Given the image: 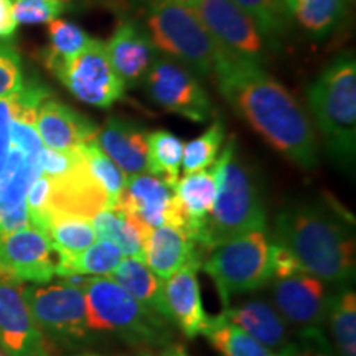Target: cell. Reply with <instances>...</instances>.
<instances>
[{
    "label": "cell",
    "instance_id": "17",
    "mask_svg": "<svg viewBox=\"0 0 356 356\" xmlns=\"http://www.w3.org/2000/svg\"><path fill=\"white\" fill-rule=\"evenodd\" d=\"M202 262H191L163 280V297L170 322L175 323L186 338L202 335L208 323V315L202 304L198 269Z\"/></svg>",
    "mask_w": 356,
    "mask_h": 356
},
{
    "label": "cell",
    "instance_id": "32",
    "mask_svg": "<svg viewBox=\"0 0 356 356\" xmlns=\"http://www.w3.org/2000/svg\"><path fill=\"white\" fill-rule=\"evenodd\" d=\"M289 17L314 37H325L335 29L343 0H282Z\"/></svg>",
    "mask_w": 356,
    "mask_h": 356
},
{
    "label": "cell",
    "instance_id": "26",
    "mask_svg": "<svg viewBox=\"0 0 356 356\" xmlns=\"http://www.w3.org/2000/svg\"><path fill=\"white\" fill-rule=\"evenodd\" d=\"M38 175H42L38 159L10 145L6 168L0 175V218L25 203L26 191Z\"/></svg>",
    "mask_w": 356,
    "mask_h": 356
},
{
    "label": "cell",
    "instance_id": "12",
    "mask_svg": "<svg viewBox=\"0 0 356 356\" xmlns=\"http://www.w3.org/2000/svg\"><path fill=\"white\" fill-rule=\"evenodd\" d=\"M190 7L222 50L239 60L262 66L270 44L233 0H193Z\"/></svg>",
    "mask_w": 356,
    "mask_h": 356
},
{
    "label": "cell",
    "instance_id": "35",
    "mask_svg": "<svg viewBox=\"0 0 356 356\" xmlns=\"http://www.w3.org/2000/svg\"><path fill=\"white\" fill-rule=\"evenodd\" d=\"M225 122L221 119H216L202 136L184 145L181 168L185 173L207 170L215 163L222 142H225Z\"/></svg>",
    "mask_w": 356,
    "mask_h": 356
},
{
    "label": "cell",
    "instance_id": "37",
    "mask_svg": "<svg viewBox=\"0 0 356 356\" xmlns=\"http://www.w3.org/2000/svg\"><path fill=\"white\" fill-rule=\"evenodd\" d=\"M17 25L50 24L66 10L61 0H15L12 6Z\"/></svg>",
    "mask_w": 356,
    "mask_h": 356
},
{
    "label": "cell",
    "instance_id": "50",
    "mask_svg": "<svg viewBox=\"0 0 356 356\" xmlns=\"http://www.w3.org/2000/svg\"><path fill=\"white\" fill-rule=\"evenodd\" d=\"M61 2H65V3H68V2H70V0H61Z\"/></svg>",
    "mask_w": 356,
    "mask_h": 356
},
{
    "label": "cell",
    "instance_id": "29",
    "mask_svg": "<svg viewBox=\"0 0 356 356\" xmlns=\"http://www.w3.org/2000/svg\"><path fill=\"white\" fill-rule=\"evenodd\" d=\"M325 325L335 355L356 356V293L351 289L332 293Z\"/></svg>",
    "mask_w": 356,
    "mask_h": 356
},
{
    "label": "cell",
    "instance_id": "49",
    "mask_svg": "<svg viewBox=\"0 0 356 356\" xmlns=\"http://www.w3.org/2000/svg\"><path fill=\"white\" fill-rule=\"evenodd\" d=\"M0 356H7V355L2 351V348H0Z\"/></svg>",
    "mask_w": 356,
    "mask_h": 356
},
{
    "label": "cell",
    "instance_id": "23",
    "mask_svg": "<svg viewBox=\"0 0 356 356\" xmlns=\"http://www.w3.org/2000/svg\"><path fill=\"white\" fill-rule=\"evenodd\" d=\"M204 252L184 229L163 225L154 228L145 238V264L160 280L191 262H202Z\"/></svg>",
    "mask_w": 356,
    "mask_h": 356
},
{
    "label": "cell",
    "instance_id": "28",
    "mask_svg": "<svg viewBox=\"0 0 356 356\" xmlns=\"http://www.w3.org/2000/svg\"><path fill=\"white\" fill-rule=\"evenodd\" d=\"M202 335L207 337L213 348L222 356H280V351L259 343L238 325L231 323L222 314L208 318Z\"/></svg>",
    "mask_w": 356,
    "mask_h": 356
},
{
    "label": "cell",
    "instance_id": "39",
    "mask_svg": "<svg viewBox=\"0 0 356 356\" xmlns=\"http://www.w3.org/2000/svg\"><path fill=\"white\" fill-rule=\"evenodd\" d=\"M24 84L19 53L0 42V99H8L20 91Z\"/></svg>",
    "mask_w": 356,
    "mask_h": 356
},
{
    "label": "cell",
    "instance_id": "45",
    "mask_svg": "<svg viewBox=\"0 0 356 356\" xmlns=\"http://www.w3.org/2000/svg\"><path fill=\"white\" fill-rule=\"evenodd\" d=\"M163 356H188L181 345H172L163 351Z\"/></svg>",
    "mask_w": 356,
    "mask_h": 356
},
{
    "label": "cell",
    "instance_id": "40",
    "mask_svg": "<svg viewBox=\"0 0 356 356\" xmlns=\"http://www.w3.org/2000/svg\"><path fill=\"white\" fill-rule=\"evenodd\" d=\"M79 160H81L79 150H53L43 147L38 155V165L42 175L55 180L73 170Z\"/></svg>",
    "mask_w": 356,
    "mask_h": 356
},
{
    "label": "cell",
    "instance_id": "31",
    "mask_svg": "<svg viewBox=\"0 0 356 356\" xmlns=\"http://www.w3.org/2000/svg\"><path fill=\"white\" fill-rule=\"evenodd\" d=\"M44 234L58 256L78 254L97 241L91 220L65 213H50Z\"/></svg>",
    "mask_w": 356,
    "mask_h": 356
},
{
    "label": "cell",
    "instance_id": "8",
    "mask_svg": "<svg viewBox=\"0 0 356 356\" xmlns=\"http://www.w3.org/2000/svg\"><path fill=\"white\" fill-rule=\"evenodd\" d=\"M24 299L47 340L83 345L95 335L89 327L86 297L74 277L56 284L24 286Z\"/></svg>",
    "mask_w": 356,
    "mask_h": 356
},
{
    "label": "cell",
    "instance_id": "16",
    "mask_svg": "<svg viewBox=\"0 0 356 356\" xmlns=\"http://www.w3.org/2000/svg\"><path fill=\"white\" fill-rule=\"evenodd\" d=\"M111 65L124 86H137L159 58V50L144 26L132 20H122L115 26L106 44Z\"/></svg>",
    "mask_w": 356,
    "mask_h": 356
},
{
    "label": "cell",
    "instance_id": "15",
    "mask_svg": "<svg viewBox=\"0 0 356 356\" xmlns=\"http://www.w3.org/2000/svg\"><path fill=\"white\" fill-rule=\"evenodd\" d=\"M58 254L50 239L32 228L0 234V273L19 282L48 284L56 275Z\"/></svg>",
    "mask_w": 356,
    "mask_h": 356
},
{
    "label": "cell",
    "instance_id": "33",
    "mask_svg": "<svg viewBox=\"0 0 356 356\" xmlns=\"http://www.w3.org/2000/svg\"><path fill=\"white\" fill-rule=\"evenodd\" d=\"M78 150L83 155L88 170L91 172L95 180L108 195V208L118 207L124 188V181H126V173L104 154V150L101 149L96 139L84 142Z\"/></svg>",
    "mask_w": 356,
    "mask_h": 356
},
{
    "label": "cell",
    "instance_id": "19",
    "mask_svg": "<svg viewBox=\"0 0 356 356\" xmlns=\"http://www.w3.org/2000/svg\"><path fill=\"white\" fill-rule=\"evenodd\" d=\"M108 207V195L88 170L83 155L73 170L51 180L50 213H65L92 220Z\"/></svg>",
    "mask_w": 356,
    "mask_h": 356
},
{
    "label": "cell",
    "instance_id": "38",
    "mask_svg": "<svg viewBox=\"0 0 356 356\" xmlns=\"http://www.w3.org/2000/svg\"><path fill=\"white\" fill-rule=\"evenodd\" d=\"M50 193L51 180L44 175H38L30 185L25 195L26 211H29L30 226L44 234L48 220H50Z\"/></svg>",
    "mask_w": 356,
    "mask_h": 356
},
{
    "label": "cell",
    "instance_id": "5",
    "mask_svg": "<svg viewBox=\"0 0 356 356\" xmlns=\"http://www.w3.org/2000/svg\"><path fill=\"white\" fill-rule=\"evenodd\" d=\"M86 297L92 333H111L140 348L165 346L170 322L139 304L111 277H74Z\"/></svg>",
    "mask_w": 356,
    "mask_h": 356
},
{
    "label": "cell",
    "instance_id": "43",
    "mask_svg": "<svg viewBox=\"0 0 356 356\" xmlns=\"http://www.w3.org/2000/svg\"><path fill=\"white\" fill-rule=\"evenodd\" d=\"M10 102L0 99V175L6 168L8 152H10Z\"/></svg>",
    "mask_w": 356,
    "mask_h": 356
},
{
    "label": "cell",
    "instance_id": "36",
    "mask_svg": "<svg viewBox=\"0 0 356 356\" xmlns=\"http://www.w3.org/2000/svg\"><path fill=\"white\" fill-rule=\"evenodd\" d=\"M48 40H50V47L44 56L47 66L78 55L89 43L91 37L73 22L56 19L48 25Z\"/></svg>",
    "mask_w": 356,
    "mask_h": 356
},
{
    "label": "cell",
    "instance_id": "46",
    "mask_svg": "<svg viewBox=\"0 0 356 356\" xmlns=\"http://www.w3.org/2000/svg\"><path fill=\"white\" fill-rule=\"evenodd\" d=\"M127 356H159V355H155L154 351L149 348H139V351H136V353L127 355Z\"/></svg>",
    "mask_w": 356,
    "mask_h": 356
},
{
    "label": "cell",
    "instance_id": "4",
    "mask_svg": "<svg viewBox=\"0 0 356 356\" xmlns=\"http://www.w3.org/2000/svg\"><path fill=\"white\" fill-rule=\"evenodd\" d=\"M310 111L325 147L340 167L353 170L356 155V61L353 51L338 55L307 91Z\"/></svg>",
    "mask_w": 356,
    "mask_h": 356
},
{
    "label": "cell",
    "instance_id": "30",
    "mask_svg": "<svg viewBox=\"0 0 356 356\" xmlns=\"http://www.w3.org/2000/svg\"><path fill=\"white\" fill-rule=\"evenodd\" d=\"M184 142L168 131L147 132V173L175 188L180 178Z\"/></svg>",
    "mask_w": 356,
    "mask_h": 356
},
{
    "label": "cell",
    "instance_id": "3",
    "mask_svg": "<svg viewBox=\"0 0 356 356\" xmlns=\"http://www.w3.org/2000/svg\"><path fill=\"white\" fill-rule=\"evenodd\" d=\"M221 172L218 195L202 238V251L239 236L266 231L267 213L254 173L238 155V142L231 136L220 154Z\"/></svg>",
    "mask_w": 356,
    "mask_h": 356
},
{
    "label": "cell",
    "instance_id": "1",
    "mask_svg": "<svg viewBox=\"0 0 356 356\" xmlns=\"http://www.w3.org/2000/svg\"><path fill=\"white\" fill-rule=\"evenodd\" d=\"M215 78L221 96L267 144L293 165L305 170L317 165L318 144L309 115L262 66L228 55Z\"/></svg>",
    "mask_w": 356,
    "mask_h": 356
},
{
    "label": "cell",
    "instance_id": "24",
    "mask_svg": "<svg viewBox=\"0 0 356 356\" xmlns=\"http://www.w3.org/2000/svg\"><path fill=\"white\" fill-rule=\"evenodd\" d=\"M108 277L115 280L122 289H126L134 299L144 305L145 309L170 322L165 297H163V280H160L147 267L144 261L124 257Z\"/></svg>",
    "mask_w": 356,
    "mask_h": 356
},
{
    "label": "cell",
    "instance_id": "2",
    "mask_svg": "<svg viewBox=\"0 0 356 356\" xmlns=\"http://www.w3.org/2000/svg\"><path fill=\"white\" fill-rule=\"evenodd\" d=\"M277 243L302 270L325 284L346 286L356 274L353 222L335 204L297 203L275 218Z\"/></svg>",
    "mask_w": 356,
    "mask_h": 356
},
{
    "label": "cell",
    "instance_id": "22",
    "mask_svg": "<svg viewBox=\"0 0 356 356\" xmlns=\"http://www.w3.org/2000/svg\"><path fill=\"white\" fill-rule=\"evenodd\" d=\"M96 140L126 175L147 173V132L140 124L114 115L97 129Z\"/></svg>",
    "mask_w": 356,
    "mask_h": 356
},
{
    "label": "cell",
    "instance_id": "42",
    "mask_svg": "<svg viewBox=\"0 0 356 356\" xmlns=\"http://www.w3.org/2000/svg\"><path fill=\"white\" fill-rule=\"evenodd\" d=\"M280 356H337L323 332L300 335L280 351Z\"/></svg>",
    "mask_w": 356,
    "mask_h": 356
},
{
    "label": "cell",
    "instance_id": "21",
    "mask_svg": "<svg viewBox=\"0 0 356 356\" xmlns=\"http://www.w3.org/2000/svg\"><path fill=\"white\" fill-rule=\"evenodd\" d=\"M221 314L274 351H282L293 341L292 328L264 297H252L234 307H226Z\"/></svg>",
    "mask_w": 356,
    "mask_h": 356
},
{
    "label": "cell",
    "instance_id": "48",
    "mask_svg": "<svg viewBox=\"0 0 356 356\" xmlns=\"http://www.w3.org/2000/svg\"><path fill=\"white\" fill-rule=\"evenodd\" d=\"M78 356H99V355H92V353H84V355H78Z\"/></svg>",
    "mask_w": 356,
    "mask_h": 356
},
{
    "label": "cell",
    "instance_id": "41",
    "mask_svg": "<svg viewBox=\"0 0 356 356\" xmlns=\"http://www.w3.org/2000/svg\"><path fill=\"white\" fill-rule=\"evenodd\" d=\"M10 144L12 147L22 150L29 157L38 159L42 152L43 144L40 140V136L35 129V121L30 119L12 118L10 119Z\"/></svg>",
    "mask_w": 356,
    "mask_h": 356
},
{
    "label": "cell",
    "instance_id": "6",
    "mask_svg": "<svg viewBox=\"0 0 356 356\" xmlns=\"http://www.w3.org/2000/svg\"><path fill=\"white\" fill-rule=\"evenodd\" d=\"M145 30L159 51L203 76H215L218 66L229 55L185 3L150 0Z\"/></svg>",
    "mask_w": 356,
    "mask_h": 356
},
{
    "label": "cell",
    "instance_id": "7",
    "mask_svg": "<svg viewBox=\"0 0 356 356\" xmlns=\"http://www.w3.org/2000/svg\"><path fill=\"white\" fill-rule=\"evenodd\" d=\"M203 273L210 275L222 307L241 293L264 289L273 277V239L267 231H254L211 248L203 257Z\"/></svg>",
    "mask_w": 356,
    "mask_h": 356
},
{
    "label": "cell",
    "instance_id": "10",
    "mask_svg": "<svg viewBox=\"0 0 356 356\" xmlns=\"http://www.w3.org/2000/svg\"><path fill=\"white\" fill-rule=\"evenodd\" d=\"M270 304L297 337L323 332L332 293L327 284L300 267L275 273L269 284Z\"/></svg>",
    "mask_w": 356,
    "mask_h": 356
},
{
    "label": "cell",
    "instance_id": "11",
    "mask_svg": "<svg viewBox=\"0 0 356 356\" xmlns=\"http://www.w3.org/2000/svg\"><path fill=\"white\" fill-rule=\"evenodd\" d=\"M147 96L159 108L175 113L193 122H207L213 104L191 70L172 58H157L145 78Z\"/></svg>",
    "mask_w": 356,
    "mask_h": 356
},
{
    "label": "cell",
    "instance_id": "18",
    "mask_svg": "<svg viewBox=\"0 0 356 356\" xmlns=\"http://www.w3.org/2000/svg\"><path fill=\"white\" fill-rule=\"evenodd\" d=\"M221 159L218 155L210 170L185 173L178 178L173 195L185 216V233L202 249V238L208 216L211 215L220 184Z\"/></svg>",
    "mask_w": 356,
    "mask_h": 356
},
{
    "label": "cell",
    "instance_id": "34",
    "mask_svg": "<svg viewBox=\"0 0 356 356\" xmlns=\"http://www.w3.org/2000/svg\"><path fill=\"white\" fill-rule=\"evenodd\" d=\"M254 22L269 44H277L291 25V17L282 0H233Z\"/></svg>",
    "mask_w": 356,
    "mask_h": 356
},
{
    "label": "cell",
    "instance_id": "44",
    "mask_svg": "<svg viewBox=\"0 0 356 356\" xmlns=\"http://www.w3.org/2000/svg\"><path fill=\"white\" fill-rule=\"evenodd\" d=\"M12 0H0V42L10 40L15 35L17 22L13 19Z\"/></svg>",
    "mask_w": 356,
    "mask_h": 356
},
{
    "label": "cell",
    "instance_id": "13",
    "mask_svg": "<svg viewBox=\"0 0 356 356\" xmlns=\"http://www.w3.org/2000/svg\"><path fill=\"white\" fill-rule=\"evenodd\" d=\"M115 208L127 213L147 234L163 225L185 229L184 211L173 195V188L150 173L126 175Z\"/></svg>",
    "mask_w": 356,
    "mask_h": 356
},
{
    "label": "cell",
    "instance_id": "9",
    "mask_svg": "<svg viewBox=\"0 0 356 356\" xmlns=\"http://www.w3.org/2000/svg\"><path fill=\"white\" fill-rule=\"evenodd\" d=\"M48 70L84 104L108 109L124 96L126 86L111 65L106 43L91 38L78 55L55 61Z\"/></svg>",
    "mask_w": 356,
    "mask_h": 356
},
{
    "label": "cell",
    "instance_id": "20",
    "mask_svg": "<svg viewBox=\"0 0 356 356\" xmlns=\"http://www.w3.org/2000/svg\"><path fill=\"white\" fill-rule=\"evenodd\" d=\"M43 147L53 150H78L84 142L96 139L97 127L65 102L47 99L35 119Z\"/></svg>",
    "mask_w": 356,
    "mask_h": 356
},
{
    "label": "cell",
    "instance_id": "27",
    "mask_svg": "<svg viewBox=\"0 0 356 356\" xmlns=\"http://www.w3.org/2000/svg\"><path fill=\"white\" fill-rule=\"evenodd\" d=\"M122 259L124 254L114 243L99 239L78 254L58 256L56 275L60 277L109 275Z\"/></svg>",
    "mask_w": 356,
    "mask_h": 356
},
{
    "label": "cell",
    "instance_id": "25",
    "mask_svg": "<svg viewBox=\"0 0 356 356\" xmlns=\"http://www.w3.org/2000/svg\"><path fill=\"white\" fill-rule=\"evenodd\" d=\"M99 239L114 243L124 257L145 261V238L149 234L119 208H104L91 220Z\"/></svg>",
    "mask_w": 356,
    "mask_h": 356
},
{
    "label": "cell",
    "instance_id": "14",
    "mask_svg": "<svg viewBox=\"0 0 356 356\" xmlns=\"http://www.w3.org/2000/svg\"><path fill=\"white\" fill-rule=\"evenodd\" d=\"M0 348L7 356H53L48 340L33 322L24 286L0 273Z\"/></svg>",
    "mask_w": 356,
    "mask_h": 356
},
{
    "label": "cell",
    "instance_id": "47",
    "mask_svg": "<svg viewBox=\"0 0 356 356\" xmlns=\"http://www.w3.org/2000/svg\"><path fill=\"white\" fill-rule=\"evenodd\" d=\"M173 2H180V3H185V6H191L193 0H173Z\"/></svg>",
    "mask_w": 356,
    "mask_h": 356
}]
</instances>
